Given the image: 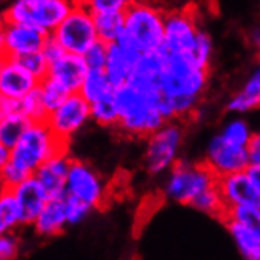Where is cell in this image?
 Instances as JSON below:
<instances>
[{"label": "cell", "instance_id": "6da1fadb", "mask_svg": "<svg viewBox=\"0 0 260 260\" xmlns=\"http://www.w3.org/2000/svg\"><path fill=\"white\" fill-rule=\"evenodd\" d=\"M210 70L196 65L183 54L167 52L159 78L161 114L167 121L196 118L208 88Z\"/></svg>", "mask_w": 260, "mask_h": 260}, {"label": "cell", "instance_id": "7a4b0ae2", "mask_svg": "<svg viewBox=\"0 0 260 260\" xmlns=\"http://www.w3.org/2000/svg\"><path fill=\"white\" fill-rule=\"evenodd\" d=\"M115 100L120 112L115 129L126 137L147 139L167 121L161 114L162 95L158 85L129 81L115 88Z\"/></svg>", "mask_w": 260, "mask_h": 260}, {"label": "cell", "instance_id": "3957f363", "mask_svg": "<svg viewBox=\"0 0 260 260\" xmlns=\"http://www.w3.org/2000/svg\"><path fill=\"white\" fill-rule=\"evenodd\" d=\"M166 11L153 0H134L125 11V30L118 41L142 54L162 48Z\"/></svg>", "mask_w": 260, "mask_h": 260}, {"label": "cell", "instance_id": "277c9868", "mask_svg": "<svg viewBox=\"0 0 260 260\" xmlns=\"http://www.w3.org/2000/svg\"><path fill=\"white\" fill-rule=\"evenodd\" d=\"M67 150L68 142L57 137L46 120L32 121L19 142L10 150V161L34 175L43 162Z\"/></svg>", "mask_w": 260, "mask_h": 260}, {"label": "cell", "instance_id": "5b68a950", "mask_svg": "<svg viewBox=\"0 0 260 260\" xmlns=\"http://www.w3.org/2000/svg\"><path fill=\"white\" fill-rule=\"evenodd\" d=\"M218 185V177L204 161L180 159L166 174L162 194L167 201L178 205H189L194 199Z\"/></svg>", "mask_w": 260, "mask_h": 260}, {"label": "cell", "instance_id": "8992f818", "mask_svg": "<svg viewBox=\"0 0 260 260\" xmlns=\"http://www.w3.org/2000/svg\"><path fill=\"white\" fill-rule=\"evenodd\" d=\"M76 4L78 0H11L0 19L32 25L51 35Z\"/></svg>", "mask_w": 260, "mask_h": 260}, {"label": "cell", "instance_id": "52a82bcc", "mask_svg": "<svg viewBox=\"0 0 260 260\" xmlns=\"http://www.w3.org/2000/svg\"><path fill=\"white\" fill-rule=\"evenodd\" d=\"M145 141V171L150 175L167 174L181 159V148L185 144V121H166Z\"/></svg>", "mask_w": 260, "mask_h": 260}, {"label": "cell", "instance_id": "ba28073f", "mask_svg": "<svg viewBox=\"0 0 260 260\" xmlns=\"http://www.w3.org/2000/svg\"><path fill=\"white\" fill-rule=\"evenodd\" d=\"M51 37L57 40L67 52L84 55L90 46L98 41L93 14L78 2Z\"/></svg>", "mask_w": 260, "mask_h": 260}, {"label": "cell", "instance_id": "9c48e42d", "mask_svg": "<svg viewBox=\"0 0 260 260\" xmlns=\"http://www.w3.org/2000/svg\"><path fill=\"white\" fill-rule=\"evenodd\" d=\"M67 194L85 202L93 210H98L108 202L109 188L93 166L73 158L67 180Z\"/></svg>", "mask_w": 260, "mask_h": 260}, {"label": "cell", "instance_id": "30bf717a", "mask_svg": "<svg viewBox=\"0 0 260 260\" xmlns=\"http://www.w3.org/2000/svg\"><path fill=\"white\" fill-rule=\"evenodd\" d=\"M196 13L189 8H175L166 11L162 48L172 54L186 55L201 32Z\"/></svg>", "mask_w": 260, "mask_h": 260}, {"label": "cell", "instance_id": "8fae6325", "mask_svg": "<svg viewBox=\"0 0 260 260\" xmlns=\"http://www.w3.org/2000/svg\"><path fill=\"white\" fill-rule=\"evenodd\" d=\"M91 120L90 103L79 93H71L65 98V101L57 106L46 117V123L51 126L57 137L68 142L71 137L78 134Z\"/></svg>", "mask_w": 260, "mask_h": 260}, {"label": "cell", "instance_id": "7c38bea8", "mask_svg": "<svg viewBox=\"0 0 260 260\" xmlns=\"http://www.w3.org/2000/svg\"><path fill=\"white\" fill-rule=\"evenodd\" d=\"M202 161L218 178L248 171L251 166L248 148L227 144L219 134H215L208 141Z\"/></svg>", "mask_w": 260, "mask_h": 260}, {"label": "cell", "instance_id": "4fadbf2b", "mask_svg": "<svg viewBox=\"0 0 260 260\" xmlns=\"http://www.w3.org/2000/svg\"><path fill=\"white\" fill-rule=\"evenodd\" d=\"M40 85V79L25 70L18 58L0 55V93L19 101Z\"/></svg>", "mask_w": 260, "mask_h": 260}, {"label": "cell", "instance_id": "5bb4252c", "mask_svg": "<svg viewBox=\"0 0 260 260\" xmlns=\"http://www.w3.org/2000/svg\"><path fill=\"white\" fill-rule=\"evenodd\" d=\"M218 188L227 210L246 205L260 207V191L248 171L219 177Z\"/></svg>", "mask_w": 260, "mask_h": 260}, {"label": "cell", "instance_id": "9a60e30c", "mask_svg": "<svg viewBox=\"0 0 260 260\" xmlns=\"http://www.w3.org/2000/svg\"><path fill=\"white\" fill-rule=\"evenodd\" d=\"M4 22V38H5V54L18 58L21 55L41 51L49 34L43 30L25 25L19 22Z\"/></svg>", "mask_w": 260, "mask_h": 260}, {"label": "cell", "instance_id": "2e32d148", "mask_svg": "<svg viewBox=\"0 0 260 260\" xmlns=\"http://www.w3.org/2000/svg\"><path fill=\"white\" fill-rule=\"evenodd\" d=\"M141 55L142 52L120 41L109 44L104 73L115 88L129 82Z\"/></svg>", "mask_w": 260, "mask_h": 260}, {"label": "cell", "instance_id": "e0dca14e", "mask_svg": "<svg viewBox=\"0 0 260 260\" xmlns=\"http://www.w3.org/2000/svg\"><path fill=\"white\" fill-rule=\"evenodd\" d=\"M73 158L67 151L57 153L55 156L43 162L35 171V177L48 191L49 197H63L67 194V180Z\"/></svg>", "mask_w": 260, "mask_h": 260}, {"label": "cell", "instance_id": "ac0fdd59", "mask_svg": "<svg viewBox=\"0 0 260 260\" xmlns=\"http://www.w3.org/2000/svg\"><path fill=\"white\" fill-rule=\"evenodd\" d=\"M88 68L82 55L65 52L55 62L49 63L48 78L62 85L68 93H78Z\"/></svg>", "mask_w": 260, "mask_h": 260}, {"label": "cell", "instance_id": "d6986e66", "mask_svg": "<svg viewBox=\"0 0 260 260\" xmlns=\"http://www.w3.org/2000/svg\"><path fill=\"white\" fill-rule=\"evenodd\" d=\"M14 194H16L21 210H22V218H24V225H32L40 211L49 201V194L43 188V185L38 181L35 175L28 177L16 188H13Z\"/></svg>", "mask_w": 260, "mask_h": 260}, {"label": "cell", "instance_id": "ffe728a7", "mask_svg": "<svg viewBox=\"0 0 260 260\" xmlns=\"http://www.w3.org/2000/svg\"><path fill=\"white\" fill-rule=\"evenodd\" d=\"M257 109H260V62L252 68L240 90L225 103V111L231 115H244Z\"/></svg>", "mask_w": 260, "mask_h": 260}, {"label": "cell", "instance_id": "44dd1931", "mask_svg": "<svg viewBox=\"0 0 260 260\" xmlns=\"http://www.w3.org/2000/svg\"><path fill=\"white\" fill-rule=\"evenodd\" d=\"M40 237H57L68 227L65 211V196L51 197L32 224Z\"/></svg>", "mask_w": 260, "mask_h": 260}, {"label": "cell", "instance_id": "7402d4cb", "mask_svg": "<svg viewBox=\"0 0 260 260\" xmlns=\"http://www.w3.org/2000/svg\"><path fill=\"white\" fill-rule=\"evenodd\" d=\"M229 235L232 237V241L243 260H260V237L251 232L249 229L243 227L241 224L222 219Z\"/></svg>", "mask_w": 260, "mask_h": 260}, {"label": "cell", "instance_id": "603a6c76", "mask_svg": "<svg viewBox=\"0 0 260 260\" xmlns=\"http://www.w3.org/2000/svg\"><path fill=\"white\" fill-rule=\"evenodd\" d=\"M98 40L112 44L120 40L125 30V13H98L93 14Z\"/></svg>", "mask_w": 260, "mask_h": 260}, {"label": "cell", "instance_id": "cb8c5ba5", "mask_svg": "<svg viewBox=\"0 0 260 260\" xmlns=\"http://www.w3.org/2000/svg\"><path fill=\"white\" fill-rule=\"evenodd\" d=\"M90 114L91 120L104 128H117L120 112L115 100V88L111 93L98 98L96 101L90 103Z\"/></svg>", "mask_w": 260, "mask_h": 260}, {"label": "cell", "instance_id": "d4e9b609", "mask_svg": "<svg viewBox=\"0 0 260 260\" xmlns=\"http://www.w3.org/2000/svg\"><path fill=\"white\" fill-rule=\"evenodd\" d=\"M218 134L227 144L248 148L254 131L251 128V123L246 118H243V115H232L231 118L224 121V125L221 126Z\"/></svg>", "mask_w": 260, "mask_h": 260}, {"label": "cell", "instance_id": "484cf974", "mask_svg": "<svg viewBox=\"0 0 260 260\" xmlns=\"http://www.w3.org/2000/svg\"><path fill=\"white\" fill-rule=\"evenodd\" d=\"M0 218L8 231H16L24 225L22 210L13 188L0 186Z\"/></svg>", "mask_w": 260, "mask_h": 260}, {"label": "cell", "instance_id": "4316f807", "mask_svg": "<svg viewBox=\"0 0 260 260\" xmlns=\"http://www.w3.org/2000/svg\"><path fill=\"white\" fill-rule=\"evenodd\" d=\"M114 88L115 87L111 84L104 70H88V73L85 74V78L82 81V85L79 88V93L88 103H93L98 98L114 91Z\"/></svg>", "mask_w": 260, "mask_h": 260}, {"label": "cell", "instance_id": "83f0119b", "mask_svg": "<svg viewBox=\"0 0 260 260\" xmlns=\"http://www.w3.org/2000/svg\"><path fill=\"white\" fill-rule=\"evenodd\" d=\"M30 123L32 121L19 111L7 115L4 120H0V142L11 150L19 142Z\"/></svg>", "mask_w": 260, "mask_h": 260}, {"label": "cell", "instance_id": "f1b7e54d", "mask_svg": "<svg viewBox=\"0 0 260 260\" xmlns=\"http://www.w3.org/2000/svg\"><path fill=\"white\" fill-rule=\"evenodd\" d=\"M191 207L197 211L204 213V215H208L211 218H218V219L224 218L225 210H227L224 205V201H222V196L219 192L218 185L213 186V188H208L202 194H199L194 199Z\"/></svg>", "mask_w": 260, "mask_h": 260}, {"label": "cell", "instance_id": "f546056e", "mask_svg": "<svg viewBox=\"0 0 260 260\" xmlns=\"http://www.w3.org/2000/svg\"><path fill=\"white\" fill-rule=\"evenodd\" d=\"M213 52H215V44H213L211 35L207 32L205 28H201V32H199V37L192 46V49L186 54V57L189 60H192L196 65L210 70Z\"/></svg>", "mask_w": 260, "mask_h": 260}, {"label": "cell", "instance_id": "4dcf8cb0", "mask_svg": "<svg viewBox=\"0 0 260 260\" xmlns=\"http://www.w3.org/2000/svg\"><path fill=\"white\" fill-rule=\"evenodd\" d=\"M222 219L235 221V222L249 229L251 232H254L255 235L260 237V207L246 205V207L229 208V210H225V215Z\"/></svg>", "mask_w": 260, "mask_h": 260}, {"label": "cell", "instance_id": "1f68e13d", "mask_svg": "<svg viewBox=\"0 0 260 260\" xmlns=\"http://www.w3.org/2000/svg\"><path fill=\"white\" fill-rule=\"evenodd\" d=\"M18 111L24 114L30 121H44L49 114L44 106L38 87L18 101Z\"/></svg>", "mask_w": 260, "mask_h": 260}, {"label": "cell", "instance_id": "d6a6232c", "mask_svg": "<svg viewBox=\"0 0 260 260\" xmlns=\"http://www.w3.org/2000/svg\"><path fill=\"white\" fill-rule=\"evenodd\" d=\"M38 88H40L41 98L44 101V106H46V109H48V112L54 111L57 106H60L65 101V98L68 95H71L58 82H55L54 79L48 78V76L40 81Z\"/></svg>", "mask_w": 260, "mask_h": 260}, {"label": "cell", "instance_id": "836d02e7", "mask_svg": "<svg viewBox=\"0 0 260 260\" xmlns=\"http://www.w3.org/2000/svg\"><path fill=\"white\" fill-rule=\"evenodd\" d=\"M65 211H67L68 225H79L90 216L93 208L87 205L85 202L79 201V199L65 194Z\"/></svg>", "mask_w": 260, "mask_h": 260}, {"label": "cell", "instance_id": "e575fe53", "mask_svg": "<svg viewBox=\"0 0 260 260\" xmlns=\"http://www.w3.org/2000/svg\"><path fill=\"white\" fill-rule=\"evenodd\" d=\"M91 14L98 13H125L134 0H78Z\"/></svg>", "mask_w": 260, "mask_h": 260}, {"label": "cell", "instance_id": "d590c367", "mask_svg": "<svg viewBox=\"0 0 260 260\" xmlns=\"http://www.w3.org/2000/svg\"><path fill=\"white\" fill-rule=\"evenodd\" d=\"M19 63L32 73L37 79H44L46 76H48V71H49V62L48 58L44 57V54L41 51H37V52H30V54H25V55H21L18 57Z\"/></svg>", "mask_w": 260, "mask_h": 260}, {"label": "cell", "instance_id": "8d00e7d4", "mask_svg": "<svg viewBox=\"0 0 260 260\" xmlns=\"http://www.w3.org/2000/svg\"><path fill=\"white\" fill-rule=\"evenodd\" d=\"M108 49H109V44H106L104 41H100V40L95 44H91L82 55L87 68L88 70H104L106 60H108Z\"/></svg>", "mask_w": 260, "mask_h": 260}, {"label": "cell", "instance_id": "74e56055", "mask_svg": "<svg viewBox=\"0 0 260 260\" xmlns=\"http://www.w3.org/2000/svg\"><path fill=\"white\" fill-rule=\"evenodd\" d=\"M28 177H32L27 171H24L22 167L18 164H14L13 161H7L4 166V169L0 171V186L4 188H16L19 183L27 180Z\"/></svg>", "mask_w": 260, "mask_h": 260}, {"label": "cell", "instance_id": "f35d334b", "mask_svg": "<svg viewBox=\"0 0 260 260\" xmlns=\"http://www.w3.org/2000/svg\"><path fill=\"white\" fill-rule=\"evenodd\" d=\"M21 243L14 231H5L0 235V260H14L19 255Z\"/></svg>", "mask_w": 260, "mask_h": 260}, {"label": "cell", "instance_id": "ab89813d", "mask_svg": "<svg viewBox=\"0 0 260 260\" xmlns=\"http://www.w3.org/2000/svg\"><path fill=\"white\" fill-rule=\"evenodd\" d=\"M41 52L44 54V57H46V58H48V62H49V63H52V62H55L57 58L62 57L67 51L62 48V46L58 44V41H57V40H54V38L49 35V38L46 40V43H44V46H43Z\"/></svg>", "mask_w": 260, "mask_h": 260}, {"label": "cell", "instance_id": "60d3db41", "mask_svg": "<svg viewBox=\"0 0 260 260\" xmlns=\"http://www.w3.org/2000/svg\"><path fill=\"white\" fill-rule=\"evenodd\" d=\"M251 164H260V131H254L252 139L248 145Z\"/></svg>", "mask_w": 260, "mask_h": 260}, {"label": "cell", "instance_id": "b9f144b4", "mask_svg": "<svg viewBox=\"0 0 260 260\" xmlns=\"http://www.w3.org/2000/svg\"><path fill=\"white\" fill-rule=\"evenodd\" d=\"M16 111H18V101L0 93V120H4L7 115L16 112Z\"/></svg>", "mask_w": 260, "mask_h": 260}, {"label": "cell", "instance_id": "7bdbcfd3", "mask_svg": "<svg viewBox=\"0 0 260 260\" xmlns=\"http://www.w3.org/2000/svg\"><path fill=\"white\" fill-rule=\"evenodd\" d=\"M246 41L251 48L257 52H260V24L251 27L246 34Z\"/></svg>", "mask_w": 260, "mask_h": 260}, {"label": "cell", "instance_id": "ee69618b", "mask_svg": "<svg viewBox=\"0 0 260 260\" xmlns=\"http://www.w3.org/2000/svg\"><path fill=\"white\" fill-rule=\"evenodd\" d=\"M251 178L254 180V183L257 185L258 191H260V164H251L249 166V169H248Z\"/></svg>", "mask_w": 260, "mask_h": 260}, {"label": "cell", "instance_id": "f6af8a7d", "mask_svg": "<svg viewBox=\"0 0 260 260\" xmlns=\"http://www.w3.org/2000/svg\"><path fill=\"white\" fill-rule=\"evenodd\" d=\"M8 159H10V148L0 142V171L4 169V166L7 164Z\"/></svg>", "mask_w": 260, "mask_h": 260}, {"label": "cell", "instance_id": "bcb514c9", "mask_svg": "<svg viewBox=\"0 0 260 260\" xmlns=\"http://www.w3.org/2000/svg\"><path fill=\"white\" fill-rule=\"evenodd\" d=\"M5 54V38H4V22L0 19V55Z\"/></svg>", "mask_w": 260, "mask_h": 260}, {"label": "cell", "instance_id": "7dc6e473", "mask_svg": "<svg viewBox=\"0 0 260 260\" xmlns=\"http://www.w3.org/2000/svg\"><path fill=\"white\" fill-rule=\"evenodd\" d=\"M5 231H8V229L5 227V224H4V221H2V218H0V235H2Z\"/></svg>", "mask_w": 260, "mask_h": 260}, {"label": "cell", "instance_id": "c3c4849f", "mask_svg": "<svg viewBox=\"0 0 260 260\" xmlns=\"http://www.w3.org/2000/svg\"><path fill=\"white\" fill-rule=\"evenodd\" d=\"M0 2H2V0H0Z\"/></svg>", "mask_w": 260, "mask_h": 260}]
</instances>
